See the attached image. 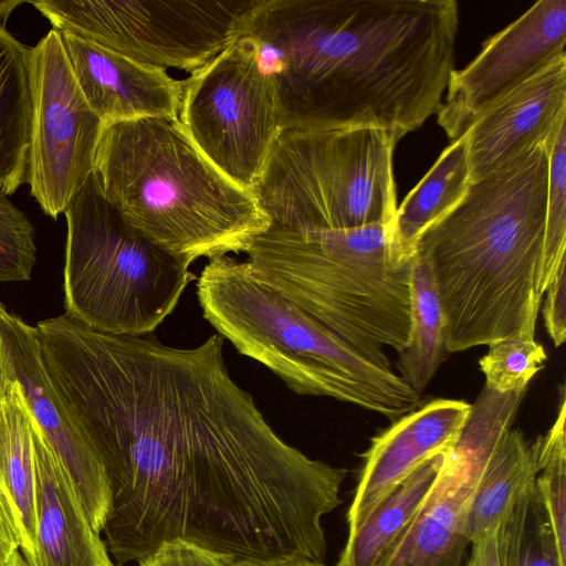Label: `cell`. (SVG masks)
<instances>
[{
  "instance_id": "d6986e66",
  "label": "cell",
  "mask_w": 566,
  "mask_h": 566,
  "mask_svg": "<svg viewBox=\"0 0 566 566\" xmlns=\"http://www.w3.org/2000/svg\"><path fill=\"white\" fill-rule=\"evenodd\" d=\"M22 3L0 1V190L7 196L27 182L31 138V48L7 29Z\"/></svg>"
},
{
  "instance_id": "ffe728a7",
  "label": "cell",
  "mask_w": 566,
  "mask_h": 566,
  "mask_svg": "<svg viewBox=\"0 0 566 566\" xmlns=\"http://www.w3.org/2000/svg\"><path fill=\"white\" fill-rule=\"evenodd\" d=\"M470 184L468 143L463 133L440 154L397 207L390 224V250L395 263H411L422 233L463 198Z\"/></svg>"
},
{
  "instance_id": "7402d4cb",
  "label": "cell",
  "mask_w": 566,
  "mask_h": 566,
  "mask_svg": "<svg viewBox=\"0 0 566 566\" xmlns=\"http://www.w3.org/2000/svg\"><path fill=\"white\" fill-rule=\"evenodd\" d=\"M537 473L535 443H528L521 430L511 428L490 455L472 495L467 515L470 542L497 526Z\"/></svg>"
},
{
  "instance_id": "3957f363",
  "label": "cell",
  "mask_w": 566,
  "mask_h": 566,
  "mask_svg": "<svg viewBox=\"0 0 566 566\" xmlns=\"http://www.w3.org/2000/svg\"><path fill=\"white\" fill-rule=\"evenodd\" d=\"M548 149L537 145L488 176L420 237L446 318L447 352L534 339L542 300Z\"/></svg>"
},
{
  "instance_id": "44dd1931",
  "label": "cell",
  "mask_w": 566,
  "mask_h": 566,
  "mask_svg": "<svg viewBox=\"0 0 566 566\" xmlns=\"http://www.w3.org/2000/svg\"><path fill=\"white\" fill-rule=\"evenodd\" d=\"M32 420L15 379L0 400V486L13 509L28 566L34 564L36 537Z\"/></svg>"
},
{
  "instance_id": "6da1fadb",
  "label": "cell",
  "mask_w": 566,
  "mask_h": 566,
  "mask_svg": "<svg viewBox=\"0 0 566 566\" xmlns=\"http://www.w3.org/2000/svg\"><path fill=\"white\" fill-rule=\"evenodd\" d=\"M35 327L63 410L105 470L102 533L116 566L178 538L237 559L323 562V517L347 470L274 431L230 376L221 335L180 348L67 313Z\"/></svg>"
},
{
  "instance_id": "836d02e7",
  "label": "cell",
  "mask_w": 566,
  "mask_h": 566,
  "mask_svg": "<svg viewBox=\"0 0 566 566\" xmlns=\"http://www.w3.org/2000/svg\"><path fill=\"white\" fill-rule=\"evenodd\" d=\"M6 306L0 302V324ZM15 373L0 325V400L15 381Z\"/></svg>"
},
{
  "instance_id": "ba28073f",
  "label": "cell",
  "mask_w": 566,
  "mask_h": 566,
  "mask_svg": "<svg viewBox=\"0 0 566 566\" xmlns=\"http://www.w3.org/2000/svg\"><path fill=\"white\" fill-rule=\"evenodd\" d=\"M398 138L379 128L284 130L253 189L272 223L350 229L392 223Z\"/></svg>"
},
{
  "instance_id": "d6a6232c",
  "label": "cell",
  "mask_w": 566,
  "mask_h": 566,
  "mask_svg": "<svg viewBox=\"0 0 566 566\" xmlns=\"http://www.w3.org/2000/svg\"><path fill=\"white\" fill-rule=\"evenodd\" d=\"M496 527L490 528L471 542V554L468 559L469 566H501Z\"/></svg>"
},
{
  "instance_id": "f546056e",
  "label": "cell",
  "mask_w": 566,
  "mask_h": 566,
  "mask_svg": "<svg viewBox=\"0 0 566 566\" xmlns=\"http://www.w3.org/2000/svg\"><path fill=\"white\" fill-rule=\"evenodd\" d=\"M237 560L230 554L178 538L161 543L138 566H235Z\"/></svg>"
},
{
  "instance_id": "f1b7e54d",
  "label": "cell",
  "mask_w": 566,
  "mask_h": 566,
  "mask_svg": "<svg viewBox=\"0 0 566 566\" xmlns=\"http://www.w3.org/2000/svg\"><path fill=\"white\" fill-rule=\"evenodd\" d=\"M536 467L538 473L535 485L547 514L560 560L566 565V449L539 451L536 448Z\"/></svg>"
},
{
  "instance_id": "83f0119b",
  "label": "cell",
  "mask_w": 566,
  "mask_h": 566,
  "mask_svg": "<svg viewBox=\"0 0 566 566\" xmlns=\"http://www.w3.org/2000/svg\"><path fill=\"white\" fill-rule=\"evenodd\" d=\"M35 263L34 228L0 190V283L30 280Z\"/></svg>"
},
{
  "instance_id": "5b68a950",
  "label": "cell",
  "mask_w": 566,
  "mask_h": 566,
  "mask_svg": "<svg viewBox=\"0 0 566 566\" xmlns=\"http://www.w3.org/2000/svg\"><path fill=\"white\" fill-rule=\"evenodd\" d=\"M203 317L298 395L329 397L395 421L420 395L386 366L259 281L247 261L210 259L197 280Z\"/></svg>"
},
{
  "instance_id": "484cf974",
  "label": "cell",
  "mask_w": 566,
  "mask_h": 566,
  "mask_svg": "<svg viewBox=\"0 0 566 566\" xmlns=\"http://www.w3.org/2000/svg\"><path fill=\"white\" fill-rule=\"evenodd\" d=\"M548 157L545 238L535 283L541 300L566 261V125L555 137Z\"/></svg>"
},
{
  "instance_id": "277c9868",
  "label": "cell",
  "mask_w": 566,
  "mask_h": 566,
  "mask_svg": "<svg viewBox=\"0 0 566 566\" xmlns=\"http://www.w3.org/2000/svg\"><path fill=\"white\" fill-rule=\"evenodd\" d=\"M94 174L129 226L188 264L247 252L272 224L255 195L219 171L178 118L103 123Z\"/></svg>"
},
{
  "instance_id": "8fae6325",
  "label": "cell",
  "mask_w": 566,
  "mask_h": 566,
  "mask_svg": "<svg viewBox=\"0 0 566 566\" xmlns=\"http://www.w3.org/2000/svg\"><path fill=\"white\" fill-rule=\"evenodd\" d=\"M525 392L497 394L483 387L419 511L375 566H467L472 495L490 455L512 428Z\"/></svg>"
},
{
  "instance_id": "4fadbf2b",
  "label": "cell",
  "mask_w": 566,
  "mask_h": 566,
  "mask_svg": "<svg viewBox=\"0 0 566 566\" xmlns=\"http://www.w3.org/2000/svg\"><path fill=\"white\" fill-rule=\"evenodd\" d=\"M566 0H541L483 42L480 53L451 73L438 123L459 138L499 97L566 55Z\"/></svg>"
},
{
  "instance_id": "d4e9b609",
  "label": "cell",
  "mask_w": 566,
  "mask_h": 566,
  "mask_svg": "<svg viewBox=\"0 0 566 566\" xmlns=\"http://www.w3.org/2000/svg\"><path fill=\"white\" fill-rule=\"evenodd\" d=\"M496 539L501 566H566L560 560L535 481L501 517Z\"/></svg>"
},
{
  "instance_id": "8992f818",
  "label": "cell",
  "mask_w": 566,
  "mask_h": 566,
  "mask_svg": "<svg viewBox=\"0 0 566 566\" xmlns=\"http://www.w3.org/2000/svg\"><path fill=\"white\" fill-rule=\"evenodd\" d=\"M390 224L298 229L272 223L245 252L253 275L369 358L391 366L411 327L410 268L390 250Z\"/></svg>"
},
{
  "instance_id": "e0dca14e",
  "label": "cell",
  "mask_w": 566,
  "mask_h": 566,
  "mask_svg": "<svg viewBox=\"0 0 566 566\" xmlns=\"http://www.w3.org/2000/svg\"><path fill=\"white\" fill-rule=\"evenodd\" d=\"M61 36L76 83L103 123L178 118L184 80L87 39Z\"/></svg>"
},
{
  "instance_id": "1f68e13d",
  "label": "cell",
  "mask_w": 566,
  "mask_h": 566,
  "mask_svg": "<svg viewBox=\"0 0 566 566\" xmlns=\"http://www.w3.org/2000/svg\"><path fill=\"white\" fill-rule=\"evenodd\" d=\"M0 566H28L13 509L0 486Z\"/></svg>"
},
{
  "instance_id": "9a60e30c",
  "label": "cell",
  "mask_w": 566,
  "mask_h": 566,
  "mask_svg": "<svg viewBox=\"0 0 566 566\" xmlns=\"http://www.w3.org/2000/svg\"><path fill=\"white\" fill-rule=\"evenodd\" d=\"M0 325L32 416L73 481L91 525L101 534L111 511L105 470L63 410L45 369L35 326L8 311Z\"/></svg>"
},
{
  "instance_id": "9c48e42d",
  "label": "cell",
  "mask_w": 566,
  "mask_h": 566,
  "mask_svg": "<svg viewBox=\"0 0 566 566\" xmlns=\"http://www.w3.org/2000/svg\"><path fill=\"white\" fill-rule=\"evenodd\" d=\"M258 0L30 2L61 33L139 63L192 74L234 42Z\"/></svg>"
},
{
  "instance_id": "30bf717a",
  "label": "cell",
  "mask_w": 566,
  "mask_h": 566,
  "mask_svg": "<svg viewBox=\"0 0 566 566\" xmlns=\"http://www.w3.org/2000/svg\"><path fill=\"white\" fill-rule=\"evenodd\" d=\"M178 119L199 151L251 192L283 133L274 84L240 38L184 80Z\"/></svg>"
},
{
  "instance_id": "2e32d148",
  "label": "cell",
  "mask_w": 566,
  "mask_h": 566,
  "mask_svg": "<svg viewBox=\"0 0 566 566\" xmlns=\"http://www.w3.org/2000/svg\"><path fill=\"white\" fill-rule=\"evenodd\" d=\"M470 411L464 400L432 399L370 439L347 512L348 535L421 463L453 448Z\"/></svg>"
},
{
  "instance_id": "4dcf8cb0",
  "label": "cell",
  "mask_w": 566,
  "mask_h": 566,
  "mask_svg": "<svg viewBox=\"0 0 566 566\" xmlns=\"http://www.w3.org/2000/svg\"><path fill=\"white\" fill-rule=\"evenodd\" d=\"M544 325L555 347L566 338V272L563 265L545 292Z\"/></svg>"
},
{
  "instance_id": "52a82bcc",
  "label": "cell",
  "mask_w": 566,
  "mask_h": 566,
  "mask_svg": "<svg viewBox=\"0 0 566 566\" xmlns=\"http://www.w3.org/2000/svg\"><path fill=\"white\" fill-rule=\"evenodd\" d=\"M64 214L66 313L103 333L151 334L195 279L190 264L129 226L94 172Z\"/></svg>"
},
{
  "instance_id": "ac0fdd59",
  "label": "cell",
  "mask_w": 566,
  "mask_h": 566,
  "mask_svg": "<svg viewBox=\"0 0 566 566\" xmlns=\"http://www.w3.org/2000/svg\"><path fill=\"white\" fill-rule=\"evenodd\" d=\"M32 441L36 507L33 566H115L73 481L34 418Z\"/></svg>"
},
{
  "instance_id": "603a6c76",
  "label": "cell",
  "mask_w": 566,
  "mask_h": 566,
  "mask_svg": "<svg viewBox=\"0 0 566 566\" xmlns=\"http://www.w3.org/2000/svg\"><path fill=\"white\" fill-rule=\"evenodd\" d=\"M443 454L421 463L348 535L336 566L376 565L419 511L438 475Z\"/></svg>"
},
{
  "instance_id": "cb8c5ba5",
  "label": "cell",
  "mask_w": 566,
  "mask_h": 566,
  "mask_svg": "<svg viewBox=\"0 0 566 566\" xmlns=\"http://www.w3.org/2000/svg\"><path fill=\"white\" fill-rule=\"evenodd\" d=\"M410 337L398 353L397 368L399 376L420 395L448 352L446 318L436 283L428 264L418 254L410 268Z\"/></svg>"
},
{
  "instance_id": "7c38bea8",
  "label": "cell",
  "mask_w": 566,
  "mask_h": 566,
  "mask_svg": "<svg viewBox=\"0 0 566 566\" xmlns=\"http://www.w3.org/2000/svg\"><path fill=\"white\" fill-rule=\"evenodd\" d=\"M31 88L27 182L42 211L56 219L94 172L103 122L84 98L54 29L31 48Z\"/></svg>"
},
{
  "instance_id": "d590c367",
  "label": "cell",
  "mask_w": 566,
  "mask_h": 566,
  "mask_svg": "<svg viewBox=\"0 0 566 566\" xmlns=\"http://www.w3.org/2000/svg\"><path fill=\"white\" fill-rule=\"evenodd\" d=\"M467 566H469V564L467 563Z\"/></svg>"
},
{
  "instance_id": "5bb4252c",
  "label": "cell",
  "mask_w": 566,
  "mask_h": 566,
  "mask_svg": "<svg viewBox=\"0 0 566 566\" xmlns=\"http://www.w3.org/2000/svg\"><path fill=\"white\" fill-rule=\"evenodd\" d=\"M566 125V55L532 74L483 109L464 132L471 181L537 145L551 149Z\"/></svg>"
},
{
  "instance_id": "e575fe53",
  "label": "cell",
  "mask_w": 566,
  "mask_h": 566,
  "mask_svg": "<svg viewBox=\"0 0 566 566\" xmlns=\"http://www.w3.org/2000/svg\"><path fill=\"white\" fill-rule=\"evenodd\" d=\"M235 566H326L323 562L300 556L265 559H238Z\"/></svg>"
},
{
  "instance_id": "7a4b0ae2",
  "label": "cell",
  "mask_w": 566,
  "mask_h": 566,
  "mask_svg": "<svg viewBox=\"0 0 566 566\" xmlns=\"http://www.w3.org/2000/svg\"><path fill=\"white\" fill-rule=\"evenodd\" d=\"M458 29L455 0H258L239 38L274 84L283 132L400 139L440 111Z\"/></svg>"
},
{
  "instance_id": "4316f807",
  "label": "cell",
  "mask_w": 566,
  "mask_h": 566,
  "mask_svg": "<svg viewBox=\"0 0 566 566\" xmlns=\"http://www.w3.org/2000/svg\"><path fill=\"white\" fill-rule=\"evenodd\" d=\"M546 359L543 345L535 339L506 338L489 345L479 365L485 387L497 394H510L526 390Z\"/></svg>"
}]
</instances>
